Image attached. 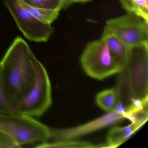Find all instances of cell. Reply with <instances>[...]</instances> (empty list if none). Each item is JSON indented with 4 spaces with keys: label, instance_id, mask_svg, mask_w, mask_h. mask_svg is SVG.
Instances as JSON below:
<instances>
[{
    "label": "cell",
    "instance_id": "1",
    "mask_svg": "<svg viewBox=\"0 0 148 148\" xmlns=\"http://www.w3.org/2000/svg\"><path fill=\"white\" fill-rule=\"evenodd\" d=\"M38 60L27 42L17 37L0 62L1 85L16 107L35 84Z\"/></svg>",
    "mask_w": 148,
    "mask_h": 148
},
{
    "label": "cell",
    "instance_id": "2",
    "mask_svg": "<svg viewBox=\"0 0 148 148\" xmlns=\"http://www.w3.org/2000/svg\"><path fill=\"white\" fill-rule=\"evenodd\" d=\"M148 43L129 47L128 62L117 73L118 103L125 109L136 100H148Z\"/></svg>",
    "mask_w": 148,
    "mask_h": 148
},
{
    "label": "cell",
    "instance_id": "3",
    "mask_svg": "<svg viewBox=\"0 0 148 148\" xmlns=\"http://www.w3.org/2000/svg\"><path fill=\"white\" fill-rule=\"evenodd\" d=\"M0 132L9 135L21 146L47 142L50 138L51 129L32 117L0 113Z\"/></svg>",
    "mask_w": 148,
    "mask_h": 148
},
{
    "label": "cell",
    "instance_id": "4",
    "mask_svg": "<svg viewBox=\"0 0 148 148\" xmlns=\"http://www.w3.org/2000/svg\"><path fill=\"white\" fill-rule=\"evenodd\" d=\"M80 61L86 74L98 80L117 74L122 70L112 58L106 43L101 39L86 45Z\"/></svg>",
    "mask_w": 148,
    "mask_h": 148
},
{
    "label": "cell",
    "instance_id": "5",
    "mask_svg": "<svg viewBox=\"0 0 148 148\" xmlns=\"http://www.w3.org/2000/svg\"><path fill=\"white\" fill-rule=\"evenodd\" d=\"M52 103L51 86L48 73L38 60L35 84L17 105V111L29 116H40L50 108Z\"/></svg>",
    "mask_w": 148,
    "mask_h": 148
},
{
    "label": "cell",
    "instance_id": "6",
    "mask_svg": "<svg viewBox=\"0 0 148 148\" xmlns=\"http://www.w3.org/2000/svg\"><path fill=\"white\" fill-rule=\"evenodd\" d=\"M106 27L129 47L148 43V21L133 13L108 20Z\"/></svg>",
    "mask_w": 148,
    "mask_h": 148
},
{
    "label": "cell",
    "instance_id": "7",
    "mask_svg": "<svg viewBox=\"0 0 148 148\" xmlns=\"http://www.w3.org/2000/svg\"><path fill=\"white\" fill-rule=\"evenodd\" d=\"M4 5L15 21L24 36L31 41L46 42L54 32L51 25H47L34 17L20 0H3Z\"/></svg>",
    "mask_w": 148,
    "mask_h": 148
},
{
    "label": "cell",
    "instance_id": "8",
    "mask_svg": "<svg viewBox=\"0 0 148 148\" xmlns=\"http://www.w3.org/2000/svg\"><path fill=\"white\" fill-rule=\"evenodd\" d=\"M125 118L123 114L114 111L76 127L67 129H51L50 138L55 141L73 139L118 123Z\"/></svg>",
    "mask_w": 148,
    "mask_h": 148
},
{
    "label": "cell",
    "instance_id": "9",
    "mask_svg": "<svg viewBox=\"0 0 148 148\" xmlns=\"http://www.w3.org/2000/svg\"><path fill=\"white\" fill-rule=\"evenodd\" d=\"M103 40L111 54L122 69L128 62L129 47L124 44L105 27L101 38Z\"/></svg>",
    "mask_w": 148,
    "mask_h": 148
},
{
    "label": "cell",
    "instance_id": "10",
    "mask_svg": "<svg viewBox=\"0 0 148 148\" xmlns=\"http://www.w3.org/2000/svg\"><path fill=\"white\" fill-rule=\"evenodd\" d=\"M136 130L132 124L123 127L111 128L106 138V147L116 148L121 145Z\"/></svg>",
    "mask_w": 148,
    "mask_h": 148
},
{
    "label": "cell",
    "instance_id": "11",
    "mask_svg": "<svg viewBox=\"0 0 148 148\" xmlns=\"http://www.w3.org/2000/svg\"><path fill=\"white\" fill-rule=\"evenodd\" d=\"M117 102V96L115 88L104 90L96 96V103L107 113L115 110Z\"/></svg>",
    "mask_w": 148,
    "mask_h": 148
},
{
    "label": "cell",
    "instance_id": "12",
    "mask_svg": "<svg viewBox=\"0 0 148 148\" xmlns=\"http://www.w3.org/2000/svg\"><path fill=\"white\" fill-rule=\"evenodd\" d=\"M25 7L34 17L42 23L51 25L58 17L61 9H49L35 7L26 4L20 0Z\"/></svg>",
    "mask_w": 148,
    "mask_h": 148
},
{
    "label": "cell",
    "instance_id": "13",
    "mask_svg": "<svg viewBox=\"0 0 148 148\" xmlns=\"http://www.w3.org/2000/svg\"><path fill=\"white\" fill-rule=\"evenodd\" d=\"M127 12H132L148 21V0H119Z\"/></svg>",
    "mask_w": 148,
    "mask_h": 148
},
{
    "label": "cell",
    "instance_id": "14",
    "mask_svg": "<svg viewBox=\"0 0 148 148\" xmlns=\"http://www.w3.org/2000/svg\"><path fill=\"white\" fill-rule=\"evenodd\" d=\"M36 146L38 148H90L95 146L90 142L81 140H70L55 141L53 143H41Z\"/></svg>",
    "mask_w": 148,
    "mask_h": 148
},
{
    "label": "cell",
    "instance_id": "15",
    "mask_svg": "<svg viewBox=\"0 0 148 148\" xmlns=\"http://www.w3.org/2000/svg\"><path fill=\"white\" fill-rule=\"evenodd\" d=\"M35 7L45 9H63V0H21Z\"/></svg>",
    "mask_w": 148,
    "mask_h": 148
},
{
    "label": "cell",
    "instance_id": "16",
    "mask_svg": "<svg viewBox=\"0 0 148 148\" xmlns=\"http://www.w3.org/2000/svg\"><path fill=\"white\" fill-rule=\"evenodd\" d=\"M0 113L19 114L17 108L9 101L3 90L0 79Z\"/></svg>",
    "mask_w": 148,
    "mask_h": 148
},
{
    "label": "cell",
    "instance_id": "17",
    "mask_svg": "<svg viewBox=\"0 0 148 148\" xmlns=\"http://www.w3.org/2000/svg\"><path fill=\"white\" fill-rule=\"evenodd\" d=\"M0 143L1 148H20L21 147L12 137L5 133H1Z\"/></svg>",
    "mask_w": 148,
    "mask_h": 148
},
{
    "label": "cell",
    "instance_id": "18",
    "mask_svg": "<svg viewBox=\"0 0 148 148\" xmlns=\"http://www.w3.org/2000/svg\"><path fill=\"white\" fill-rule=\"evenodd\" d=\"M92 0H66L64 6V9L69 6L73 3H84L92 1Z\"/></svg>",
    "mask_w": 148,
    "mask_h": 148
},
{
    "label": "cell",
    "instance_id": "19",
    "mask_svg": "<svg viewBox=\"0 0 148 148\" xmlns=\"http://www.w3.org/2000/svg\"><path fill=\"white\" fill-rule=\"evenodd\" d=\"M66 0H63V9H64V6L65 4Z\"/></svg>",
    "mask_w": 148,
    "mask_h": 148
},
{
    "label": "cell",
    "instance_id": "20",
    "mask_svg": "<svg viewBox=\"0 0 148 148\" xmlns=\"http://www.w3.org/2000/svg\"><path fill=\"white\" fill-rule=\"evenodd\" d=\"M0 148H1V143H0Z\"/></svg>",
    "mask_w": 148,
    "mask_h": 148
}]
</instances>
